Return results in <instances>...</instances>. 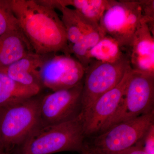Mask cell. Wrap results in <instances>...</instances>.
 I'll return each mask as SVG.
<instances>
[{
  "label": "cell",
  "instance_id": "cell-1",
  "mask_svg": "<svg viewBox=\"0 0 154 154\" xmlns=\"http://www.w3.org/2000/svg\"><path fill=\"white\" fill-rule=\"evenodd\" d=\"M19 29L35 53L71 55L65 29L55 10L38 0H11Z\"/></svg>",
  "mask_w": 154,
  "mask_h": 154
},
{
  "label": "cell",
  "instance_id": "cell-2",
  "mask_svg": "<svg viewBox=\"0 0 154 154\" xmlns=\"http://www.w3.org/2000/svg\"><path fill=\"white\" fill-rule=\"evenodd\" d=\"M85 136L81 116L60 124L39 125L14 154H51L64 151L81 152Z\"/></svg>",
  "mask_w": 154,
  "mask_h": 154
},
{
  "label": "cell",
  "instance_id": "cell-3",
  "mask_svg": "<svg viewBox=\"0 0 154 154\" xmlns=\"http://www.w3.org/2000/svg\"><path fill=\"white\" fill-rule=\"evenodd\" d=\"M41 96L0 108V149L14 154L39 125Z\"/></svg>",
  "mask_w": 154,
  "mask_h": 154
},
{
  "label": "cell",
  "instance_id": "cell-4",
  "mask_svg": "<svg viewBox=\"0 0 154 154\" xmlns=\"http://www.w3.org/2000/svg\"><path fill=\"white\" fill-rule=\"evenodd\" d=\"M154 75L132 69L117 110L99 134L122 122L154 112Z\"/></svg>",
  "mask_w": 154,
  "mask_h": 154
},
{
  "label": "cell",
  "instance_id": "cell-5",
  "mask_svg": "<svg viewBox=\"0 0 154 154\" xmlns=\"http://www.w3.org/2000/svg\"><path fill=\"white\" fill-rule=\"evenodd\" d=\"M142 19L138 0H111L99 27L104 35L114 38L126 53Z\"/></svg>",
  "mask_w": 154,
  "mask_h": 154
},
{
  "label": "cell",
  "instance_id": "cell-6",
  "mask_svg": "<svg viewBox=\"0 0 154 154\" xmlns=\"http://www.w3.org/2000/svg\"><path fill=\"white\" fill-rule=\"evenodd\" d=\"M153 125L154 111L113 125L89 144L100 154L118 153L143 140Z\"/></svg>",
  "mask_w": 154,
  "mask_h": 154
},
{
  "label": "cell",
  "instance_id": "cell-7",
  "mask_svg": "<svg viewBox=\"0 0 154 154\" xmlns=\"http://www.w3.org/2000/svg\"><path fill=\"white\" fill-rule=\"evenodd\" d=\"M130 66L127 54L117 61L103 63L92 60L85 69L82 93V111L121 82Z\"/></svg>",
  "mask_w": 154,
  "mask_h": 154
},
{
  "label": "cell",
  "instance_id": "cell-8",
  "mask_svg": "<svg viewBox=\"0 0 154 154\" xmlns=\"http://www.w3.org/2000/svg\"><path fill=\"white\" fill-rule=\"evenodd\" d=\"M83 83L73 88L53 91L42 96L39 125L60 124L79 117L82 111Z\"/></svg>",
  "mask_w": 154,
  "mask_h": 154
},
{
  "label": "cell",
  "instance_id": "cell-9",
  "mask_svg": "<svg viewBox=\"0 0 154 154\" xmlns=\"http://www.w3.org/2000/svg\"><path fill=\"white\" fill-rule=\"evenodd\" d=\"M85 68L72 55L52 54L39 72L42 87L52 91L67 89L83 83Z\"/></svg>",
  "mask_w": 154,
  "mask_h": 154
},
{
  "label": "cell",
  "instance_id": "cell-10",
  "mask_svg": "<svg viewBox=\"0 0 154 154\" xmlns=\"http://www.w3.org/2000/svg\"><path fill=\"white\" fill-rule=\"evenodd\" d=\"M132 69H127L118 85L103 94L91 107L81 113L85 136H96L116 111L120 104Z\"/></svg>",
  "mask_w": 154,
  "mask_h": 154
},
{
  "label": "cell",
  "instance_id": "cell-11",
  "mask_svg": "<svg viewBox=\"0 0 154 154\" xmlns=\"http://www.w3.org/2000/svg\"><path fill=\"white\" fill-rule=\"evenodd\" d=\"M125 53L133 70L154 75V35L143 20Z\"/></svg>",
  "mask_w": 154,
  "mask_h": 154
},
{
  "label": "cell",
  "instance_id": "cell-12",
  "mask_svg": "<svg viewBox=\"0 0 154 154\" xmlns=\"http://www.w3.org/2000/svg\"><path fill=\"white\" fill-rule=\"evenodd\" d=\"M50 54L40 55L31 53L0 71L4 72L12 80L23 85L42 88L39 72Z\"/></svg>",
  "mask_w": 154,
  "mask_h": 154
},
{
  "label": "cell",
  "instance_id": "cell-13",
  "mask_svg": "<svg viewBox=\"0 0 154 154\" xmlns=\"http://www.w3.org/2000/svg\"><path fill=\"white\" fill-rule=\"evenodd\" d=\"M33 51L22 31L19 29L0 36V71Z\"/></svg>",
  "mask_w": 154,
  "mask_h": 154
},
{
  "label": "cell",
  "instance_id": "cell-14",
  "mask_svg": "<svg viewBox=\"0 0 154 154\" xmlns=\"http://www.w3.org/2000/svg\"><path fill=\"white\" fill-rule=\"evenodd\" d=\"M62 21L66 32L69 47L82 41L85 36L99 29V25L92 23L74 9L59 7Z\"/></svg>",
  "mask_w": 154,
  "mask_h": 154
},
{
  "label": "cell",
  "instance_id": "cell-15",
  "mask_svg": "<svg viewBox=\"0 0 154 154\" xmlns=\"http://www.w3.org/2000/svg\"><path fill=\"white\" fill-rule=\"evenodd\" d=\"M111 0H41L43 5L54 9L72 6L92 23L99 25L103 14Z\"/></svg>",
  "mask_w": 154,
  "mask_h": 154
},
{
  "label": "cell",
  "instance_id": "cell-16",
  "mask_svg": "<svg viewBox=\"0 0 154 154\" xmlns=\"http://www.w3.org/2000/svg\"><path fill=\"white\" fill-rule=\"evenodd\" d=\"M41 89L21 85L0 71V108L15 105L37 96Z\"/></svg>",
  "mask_w": 154,
  "mask_h": 154
},
{
  "label": "cell",
  "instance_id": "cell-17",
  "mask_svg": "<svg viewBox=\"0 0 154 154\" xmlns=\"http://www.w3.org/2000/svg\"><path fill=\"white\" fill-rule=\"evenodd\" d=\"M126 54L116 40L106 35L88 51L87 60L89 64L92 60L103 63H113L121 59Z\"/></svg>",
  "mask_w": 154,
  "mask_h": 154
},
{
  "label": "cell",
  "instance_id": "cell-18",
  "mask_svg": "<svg viewBox=\"0 0 154 154\" xmlns=\"http://www.w3.org/2000/svg\"><path fill=\"white\" fill-rule=\"evenodd\" d=\"M19 28L18 21L11 8V0H0V36Z\"/></svg>",
  "mask_w": 154,
  "mask_h": 154
},
{
  "label": "cell",
  "instance_id": "cell-19",
  "mask_svg": "<svg viewBox=\"0 0 154 154\" xmlns=\"http://www.w3.org/2000/svg\"><path fill=\"white\" fill-rule=\"evenodd\" d=\"M141 9L143 21L148 26L154 35V1L138 0Z\"/></svg>",
  "mask_w": 154,
  "mask_h": 154
},
{
  "label": "cell",
  "instance_id": "cell-20",
  "mask_svg": "<svg viewBox=\"0 0 154 154\" xmlns=\"http://www.w3.org/2000/svg\"><path fill=\"white\" fill-rule=\"evenodd\" d=\"M143 146L147 154H154V125H152L143 139Z\"/></svg>",
  "mask_w": 154,
  "mask_h": 154
},
{
  "label": "cell",
  "instance_id": "cell-21",
  "mask_svg": "<svg viewBox=\"0 0 154 154\" xmlns=\"http://www.w3.org/2000/svg\"><path fill=\"white\" fill-rule=\"evenodd\" d=\"M143 140L126 150L116 154H147L143 146Z\"/></svg>",
  "mask_w": 154,
  "mask_h": 154
},
{
  "label": "cell",
  "instance_id": "cell-22",
  "mask_svg": "<svg viewBox=\"0 0 154 154\" xmlns=\"http://www.w3.org/2000/svg\"><path fill=\"white\" fill-rule=\"evenodd\" d=\"M82 154H100L96 152L88 143H84L82 148L81 150Z\"/></svg>",
  "mask_w": 154,
  "mask_h": 154
},
{
  "label": "cell",
  "instance_id": "cell-23",
  "mask_svg": "<svg viewBox=\"0 0 154 154\" xmlns=\"http://www.w3.org/2000/svg\"><path fill=\"white\" fill-rule=\"evenodd\" d=\"M0 154H6L5 153L4 151H3L2 150L0 149Z\"/></svg>",
  "mask_w": 154,
  "mask_h": 154
}]
</instances>
